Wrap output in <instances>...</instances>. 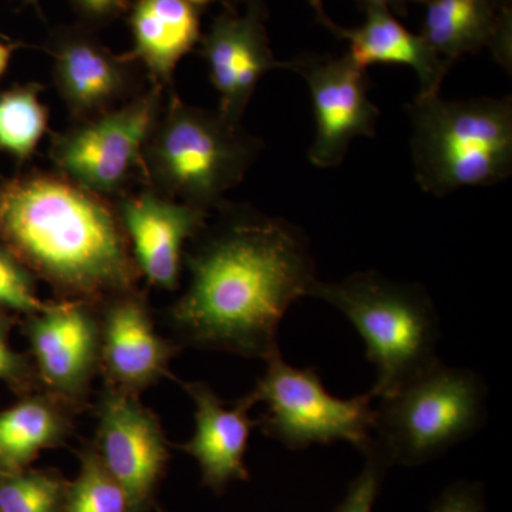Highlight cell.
Here are the masks:
<instances>
[{
  "instance_id": "1",
  "label": "cell",
  "mask_w": 512,
  "mask_h": 512,
  "mask_svg": "<svg viewBox=\"0 0 512 512\" xmlns=\"http://www.w3.org/2000/svg\"><path fill=\"white\" fill-rule=\"evenodd\" d=\"M217 210L221 220L205 225L185 255L190 284L171 325L185 345L266 360L279 350L286 311L318 281L311 245L284 218Z\"/></svg>"
},
{
  "instance_id": "2",
  "label": "cell",
  "mask_w": 512,
  "mask_h": 512,
  "mask_svg": "<svg viewBox=\"0 0 512 512\" xmlns=\"http://www.w3.org/2000/svg\"><path fill=\"white\" fill-rule=\"evenodd\" d=\"M0 241L62 299L100 305L140 279L119 212L60 174L0 184Z\"/></svg>"
},
{
  "instance_id": "3",
  "label": "cell",
  "mask_w": 512,
  "mask_h": 512,
  "mask_svg": "<svg viewBox=\"0 0 512 512\" xmlns=\"http://www.w3.org/2000/svg\"><path fill=\"white\" fill-rule=\"evenodd\" d=\"M407 111L414 177L427 194L443 197L510 177L511 97L447 100L440 93L417 94Z\"/></svg>"
},
{
  "instance_id": "4",
  "label": "cell",
  "mask_w": 512,
  "mask_h": 512,
  "mask_svg": "<svg viewBox=\"0 0 512 512\" xmlns=\"http://www.w3.org/2000/svg\"><path fill=\"white\" fill-rule=\"evenodd\" d=\"M309 296L342 312L365 342L377 370L369 392L373 400L396 392L439 360V316L423 286L362 271L340 281L318 279Z\"/></svg>"
},
{
  "instance_id": "5",
  "label": "cell",
  "mask_w": 512,
  "mask_h": 512,
  "mask_svg": "<svg viewBox=\"0 0 512 512\" xmlns=\"http://www.w3.org/2000/svg\"><path fill=\"white\" fill-rule=\"evenodd\" d=\"M261 148L241 123L173 93L144 147L143 170L160 194L211 212L244 180Z\"/></svg>"
},
{
  "instance_id": "6",
  "label": "cell",
  "mask_w": 512,
  "mask_h": 512,
  "mask_svg": "<svg viewBox=\"0 0 512 512\" xmlns=\"http://www.w3.org/2000/svg\"><path fill=\"white\" fill-rule=\"evenodd\" d=\"M487 417L477 373L437 360L373 406V444L392 466L419 467L473 437Z\"/></svg>"
},
{
  "instance_id": "7",
  "label": "cell",
  "mask_w": 512,
  "mask_h": 512,
  "mask_svg": "<svg viewBox=\"0 0 512 512\" xmlns=\"http://www.w3.org/2000/svg\"><path fill=\"white\" fill-rule=\"evenodd\" d=\"M265 362L264 375L249 394L255 403H265L266 413L258 424L266 437L291 450L348 441L365 453L373 427L369 393L349 400L332 396L313 367L295 369L281 350Z\"/></svg>"
},
{
  "instance_id": "8",
  "label": "cell",
  "mask_w": 512,
  "mask_h": 512,
  "mask_svg": "<svg viewBox=\"0 0 512 512\" xmlns=\"http://www.w3.org/2000/svg\"><path fill=\"white\" fill-rule=\"evenodd\" d=\"M161 93L154 83L123 106L55 134L50 157L59 174L101 197L123 190L143 167L144 147L163 110Z\"/></svg>"
},
{
  "instance_id": "9",
  "label": "cell",
  "mask_w": 512,
  "mask_h": 512,
  "mask_svg": "<svg viewBox=\"0 0 512 512\" xmlns=\"http://www.w3.org/2000/svg\"><path fill=\"white\" fill-rule=\"evenodd\" d=\"M26 318L25 335L40 389L80 412L100 373L99 305L60 299Z\"/></svg>"
},
{
  "instance_id": "10",
  "label": "cell",
  "mask_w": 512,
  "mask_h": 512,
  "mask_svg": "<svg viewBox=\"0 0 512 512\" xmlns=\"http://www.w3.org/2000/svg\"><path fill=\"white\" fill-rule=\"evenodd\" d=\"M285 67L308 84L315 114V137L308 158L315 167L343 163L357 137H375L379 107L369 97V77L348 53L301 56Z\"/></svg>"
},
{
  "instance_id": "11",
  "label": "cell",
  "mask_w": 512,
  "mask_h": 512,
  "mask_svg": "<svg viewBox=\"0 0 512 512\" xmlns=\"http://www.w3.org/2000/svg\"><path fill=\"white\" fill-rule=\"evenodd\" d=\"M94 444L101 463L120 485L127 512H141L168 460V443L156 414L138 396L104 387Z\"/></svg>"
},
{
  "instance_id": "12",
  "label": "cell",
  "mask_w": 512,
  "mask_h": 512,
  "mask_svg": "<svg viewBox=\"0 0 512 512\" xmlns=\"http://www.w3.org/2000/svg\"><path fill=\"white\" fill-rule=\"evenodd\" d=\"M266 16L264 0H247L245 15L228 8L201 36L200 53L220 96L218 111L234 123H241L262 77L285 67L269 46Z\"/></svg>"
},
{
  "instance_id": "13",
  "label": "cell",
  "mask_w": 512,
  "mask_h": 512,
  "mask_svg": "<svg viewBox=\"0 0 512 512\" xmlns=\"http://www.w3.org/2000/svg\"><path fill=\"white\" fill-rule=\"evenodd\" d=\"M100 373L106 387L140 396L170 376L171 359L180 346L157 332L146 299L128 291L99 305Z\"/></svg>"
},
{
  "instance_id": "14",
  "label": "cell",
  "mask_w": 512,
  "mask_h": 512,
  "mask_svg": "<svg viewBox=\"0 0 512 512\" xmlns=\"http://www.w3.org/2000/svg\"><path fill=\"white\" fill-rule=\"evenodd\" d=\"M117 212L138 274L157 288L177 289L185 244L200 234L211 212L156 190L124 197Z\"/></svg>"
},
{
  "instance_id": "15",
  "label": "cell",
  "mask_w": 512,
  "mask_h": 512,
  "mask_svg": "<svg viewBox=\"0 0 512 512\" xmlns=\"http://www.w3.org/2000/svg\"><path fill=\"white\" fill-rule=\"evenodd\" d=\"M57 92L76 119L113 110L133 86L134 60L111 53L83 29L57 33L50 43Z\"/></svg>"
},
{
  "instance_id": "16",
  "label": "cell",
  "mask_w": 512,
  "mask_h": 512,
  "mask_svg": "<svg viewBox=\"0 0 512 512\" xmlns=\"http://www.w3.org/2000/svg\"><path fill=\"white\" fill-rule=\"evenodd\" d=\"M195 407V430L181 448L197 460L202 483L221 493L232 481H247L244 458L251 431L258 421L249 417L255 406L251 394L228 407L208 384L183 383Z\"/></svg>"
},
{
  "instance_id": "17",
  "label": "cell",
  "mask_w": 512,
  "mask_h": 512,
  "mask_svg": "<svg viewBox=\"0 0 512 512\" xmlns=\"http://www.w3.org/2000/svg\"><path fill=\"white\" fill-rule=\"evenodd\" d=\"M421 37L450 66L461 56L490 47L511 73V9L495 0H427Z\"/></svg>"
},
{
  "instance_id": "18",
  "label": "cell",
  "mask_w": 512,
  "mask_h": 512,
  "mask_svg": "<svg viewBox=\"0 0 512 512\" xmlns=\"http://www.w3.org/2000/svg\"><path fill=\"white\" fill-rule=\"evenodd\" d=\"M366 10V20L355 29H343L332 23L329 30L348 40L350 59L366 70L376 63L403 64L412 67L420 83V96L439 94L450 64L441 59L429 43L404 28L386 9Z\"/></svg>"
},
{
  "instance_id": "19",
  "label": "cell",
  "mask_w": 512,
  "mask_h": 512,
  "mask_svg": "<svg viewBox=\"0 0 512 512\" xmlns=\"http://www.w3.org/2000/svg\"><path fill=\"white\" fill-rule=\"evenodd\" d=\"M200 15L187 0H134L128 16L133 52L128 56L164 87L180 60L200 43Z\"/></svg>"
},
{
  "instance_id": "20",
  "label": "cell",
  "mask_w": 512,
  "mask_h": 512,
  "mask_svg": "<svg viewBox=\"0 0 512 512\" xmlns=\"http://www.w3.org/2000/svg\"><path fill=\"white\" fill-rule=\"evenodd\" d=\"M73 410L45 392L26 394L0 412V476L19 473L43 450L62 446L73 431Z\"/></svg>"
},
{
  "instance_id": "21",
  "label": "cell",
  "mask_w": 512,
  "mask_h": 512,
  "mask_svg": "<svg viewBox=\"0 0 512 512\" xmlns=\"http://www.w3.org/2000/svg\"><path fill=\"white\" fill-rule=\"evenodd\" d=\"M36 84L0 94V150L26 161L47 131L49 113Z\"/></svg>"
},
{
  "instance_id": "22",
  "label": "cell",
  "mask_w": 512,
  "mask_h": 512,
  "mask_svg": "<svg viewBox=\"0 0 512 512\" xmlns=\"http://www.w3.org/2000/svg\"><path fill=\"white\" fill-rule=\"evenodd\" d=\"M80 473L66 488L63 512H127V500L120 485L101 463L96 448L80 453Z\"/></svg>"
},
{
  "instance_id": "23",
  "label": "cell",
  "mask_w": 512,
  "mask_h": 512,
  "mask_svg": "<svg viewBox=\"0 0 512 512\" xmlns=\"http://www.w3.org/2000/svg\"><path fill=\"white\" fill-rule=\"evenodd\" d=\"M66 485L43 471L0 476V512H60Z\"/></svg>"
},
{
  "instance_id": "24",
  "label": "cell",
  "mask_w": 512,
  "mask_h": 512,
  "mask_svg": "<svg viewBox=\"0 0 512 512\" xmlns=\"http://www.w3.org/2000/svg\"><path fill=\"white\" fill-rule=\"evenodd\" d=\"M46 303L37 296L35 278L29 269L0 244V311L10 309L28 316L42 311Z\"/></svg>"
},
{
  "instance_id": "25",
  "label": "cell",
  "mask_w": 512,
  "mask_h": 512,
  "mask_svg": "<svg viewBox=\"0 0 512 512\" xmlns=\"http://www.w3.org/2000/svg\"><path fill=\"white\" fill-rule=\"evenodd\" d=\"M362 473L350 483L348 493L333 512H372L387 470L392 467L382 451L370 440Z\"/></svg>"
},
{
  "instance_id": "26",
  "label": "cell",
  "mask_w": 512,
  "mask_h": 512,
  "mask_svg": "<svg viewBox=\"0 0 512 512\" xmlns=\"http://www.w3.org/2000/svg\"><path fill=\"white\" fill-rule=\"evenodd\" d=\"M12 318L0 311V380L8 383L15 392L29 394L36 386L35 366L30 357L10 348L9 333Z\"/></svg>"
},
{
  "instance_id": "27",
  "label": "cell",
  "mask_w": 512,
  "mask_h": 512,
  "mask_svg": "<svg viewBox=\"0 0 512 512\" xmlns=\"http://www.w3.org/2000/svg\"><path fill=\"white\" fill-rule=\"evenodd\" d=\"M431 512H487L483 485L457 481L439 495Z\"/></svg>"
},
{
  "instance_id": "28",
  "label": "cell",
  "mask_w": 512,
  "mask_h": 512,
  "mask_svg": "<svg viewBox=\"0 0 512 512\" xmlns=\"http://www.w3.org/2000/svg\"><path fill=\"white\" fill-rule=\"evenodd\" d=\"M74 9L90 23H106L131 8L134 0H70Z\"/></svg>"
},
{
  "instance_id": "29",
  "label": "cell",
  "mask_w": 512,
  "mask_h": 512,
  "mask_svg": "<svg viewBox=\"0 0 512 512\" xmlns=\"http://www.w3.org/2000/svg\"><path fill=\"white\" fill-rule=\"evenodd\" d=\"M365 9L380 8L406 15L410 3H426L427 0H357Z\"/></svg>"
},
{
  "instance_id": "30",
  "label": "cell",
  "mask_w": 512,
  "mask_h": 512,
  "mask_svg": "<svg viewBox=\"0 0 512 512\" xmlns=\"http://www.w3.org/2000/svg\"><path fill=\"white\" fill-rule=\"evenodd\" d=\"M308 2L311 3L313 10H315L319 22L322 23L323 26H326V28H329L333 22L328 18V15H326L325 9H323L322 0H308Z\"/></svg>"
},
{
  "instance_id": "31",
  "label": "cell",
  "mask_w": 512,
  "mask_h": 512,
  "mask_svg": "<svg viewBox=\"0 0 512 512\" xmlns=\"http://www.w3.org/2000/svg\"><path fill=\"white\" fill-rule=\"evenodd\" d=\"M10 57H12V47L0 42V76L8 69Z\"/></svg>"
},
{
  "instance_id": "32",
  "label": "cell",
  "mask_w": 512,
  "mask_h": 512,
  "mask_svg": "<svg viewBox=\"0 0 512 512\" xmlns=\"http://www.w3.org/2000/svg\"><path fill=\"white\" fill-rule=\"evenodd\" d=\"M188 3H191L192 6H194L195 9L202 10L207 9L208 6L211 5L214 0H187Z\"/></svg>"
},
{
  "instance_id": "33",
  "label": "cell",
  "mask_w": 512,
  "mask_h": 512,
  "mask_svg": "<svg viewBox=\"0 0 512 512\" xmlns=\"http://www.w3.org/2000/svg\"><path fill=\"white\" fill-rule=\"evenodd\" d=\"M227 3L228 8L235 9V6L239 5V3L247 2V0H224Z\"/></svg>"
},
{
  "instance_id": "34",
  "label": "cell",
  "mask_w": 512,
  "mask_h": 512,
  "mask_svg": "<svg viewBox=\"0 0 512 512\" xmlns=\"http://www.w3.org/2000/svg\"><path fill=\"white\" fill-rule=\"evenodd\" d=\"M503 9H511V0H495Z\"/></svg>"
},
{
  "instance_id": "35",
  "label": "cell",
  "mask_w": 512,
  "mask_h": 512,
  "mask_svg": "<svg viewBox=\"0 0 512 512\" xmlns=\"http://www.w3.org/2000/svg\"><path fill=\"white\" fill-rule=\"evenodd\" d=\"M28 2H33V3H35V2H37V0H28Z\"/></svg>"
}]
</instances>
